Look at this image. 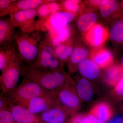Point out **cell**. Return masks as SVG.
<instances>
[{"label":"cell","mask_w":123,"mask_h":123,"mask_svg":"<svg viewBox=\"0 0 123 123\" xmlns=\"http://www.w3.org/2000/svg\"><path fill=\"white\" fill-rule=\"evenodd\" d=\"M112 110L110 105L105 102L99 103L92 107L90 114L102 122L108 121L112 115Z\"/></svg>","instance_id":"20"},{"label":"cell","mask_w":123,"mask_h":123,"mask_svg":"<svg viewBox=\"0 0 123 123\" xmlns=\"http://www.w3.org/2000/svg\"><path fill=\"white\" fill-rule=\"evenodd\" d=\"M84 117L82 115H78L73 117L70 123H82Z\"/></svg>","instance_id":"34"},{"label":"cell","mask_w":123,"mask_h":123,"mask_svg":"<svg viewBox=\"0 0 123 123\" xmlns=\"http://www.w3.org/2000/svg\"><path fill=\"white\" fill-rule=\"evenodd\" d=\"M121 65L123 67V55L122 56V57H121Z\"/></svg>","instance_id":"37"},{"label":"cell","mask_w":123,"mask_h":123,"mask_svg":"<svg viewBox=\"0 0 123 123\" xmlns=\"http://www.w3.org/2000/svg\"><path fill=\"white\" fill-rule=\"evenodd\" d=\"M23 105L31 113L36 115L55 107L61 106L55 94L50 92L34 97Z\"/></svg>","instance_id":"9"},{"label":"cell","mask_w":123,"mask_h":123,"mask_svg":"<svg viewBox=\"0 0 123 123\" xmlns=\"http://www.w3.org/2000/svg\"><path fill=\"white\" fill-rule=\"evenodd\" d=\"M89 54L86 48L74 44L73 53L68 61V68L70 73H74L77 68L78 65L82 60L85 59Z\"/></svg>","instance_id":"19"},{"label":"cell","mask_w":123,"mask_h":123,"mask_svg":"<svg viewBox=\"0 0 123 123\" xmlns=\"http://www.w3.org/2000/svg\"><path fill=\"white\" fill-rule=\"evenodd\" d=\"M0 123H16L11 112L8 109L0 111Z\"/></svg>","instance_id":"28"},{"label":"cell","mask_w":123,"mask_h":123,"mask_svg":"<svg viewBox=\"0 0 123 123\" xmlns=\"http://www.w3.org/2000/svg\"><path fill=\"white\" fill-rule=\"evenodd\" d=\"M16 1L15 0H0V12L8 8L12 3L15 2Z\"/></svg>","instance_id":"33"},{"label":"cell","mask_w":123,"mask_h":123,"mask_svg":"<svg viewBox=\"0 0 123 123\" xmlns=\"http://www.w3.org/2000/svg\"><path fill=\"white\" fill-rule=\"evenodd\" d=\"M82 123H104L99 120L95 117L91 115H89L84 117Z\"/></svg>","instance_id":"32"},{"label":"cell","mask_w":123,"mask_h":123,"mask_svg":"<svg viewBox=\"0 0 123 123\" xmlns=\"http://www.w3.org/2000/svg\"><path fill=\"white\" fill-rule=\"evenodd\" d=\"M6 108L10 111L16 123H39L41 121L39 117L31 113L25 106L17 102L10 101Z\"/></svg>","instance_id":"11"},{"label":"cell","mask_w":123,"mask_h":123,"mask_svg":"<svg viewBox=\"0 0 123 123\" xmlns=\"http://www.w3.org/2000/svg\"><path fill=\"white\" fill-rule=\"evenodd\" d=\"M99 8L101 16L106 18L117 11L119 8V4L114 0H102Z\"/></svg>","instance_id":"25"},{"label":"cell","mask_w":123,"mask_h":123,"mask_svg":"<svg viewBox=\"0 0 123 123\" xmlns=\"http://www.w3.org/2000/svg\"><path fill=\"white\" fill-rule=\"evenodd\" d=\"M76 90L80 99L90 101L93 96V92L90 82L85 78L80 79L77 82Z\"/></svg>","instance_id":"22"},{"label":"cell","mask_w":123,"mask_h":123,"mask_svg":"<svg viewBox=\"0 0 123 123\" xmlns=\"http://www.w3.org/2000/svg\"><path fill=\"white\" fill-rule=\"evenodd\" d=\"M109 36L107 29L100 24H96L84 33V39L88 45L95 49L102 46Z\"/></svg>","instance_id":"10"},{"label":"cell","mask_w":123,"mask_h":123,"mask_svg":"<svg viewBox=\"0 0 123 123\" xmlns=\"http://www.w3.org/2000/svg\"><path fill=\"white\" fill-rule=\"evenodd\" d=\"M52 14L59 11H63L61 3L56 0H52L47 3Z\"/></svg>","instance_id":"30"},{"label":"cell","mask_w":123,"mask_h":123,"mask_svg":"<svg viewBox=\"0 0 123 123\" xmlns=\"http://www.w3.org/2000/svg\"><path fill=\"white\" fill-rule=\"evenodd\" d=\"M16 28L10 18L0 19V46L11 44L15 42Z\"/></svg>","instance_id":"13"},{"label":"cell","mask_w":123,"mask_h":123,"mask_svg":"<svg viewBox=\"0 0 123 123\" xmlns=\"http://www.w3.org/2000/svg\"><path fill=\"white\" fill-rule=\"evenodd\" d=\"M41 31H35L30 33L17 32L15 41L18 51L23 63L30 66L35 61L39 51L42 40Z\"/></svg>","instance_id":"2"},{"label":"cell","mask_w":123,"mask_h":123,"mask_svg":"<svg viewBox=\"0 0 123 123\" xmlns=\"http://www.w3.org/2000/svg\"><path fill=\"white\" fill-rule=\"evenodd\" d=\"M108 123H123V117L118 116L113 118L110 120Z\"/></svg>","instance_id":"36"},{"label":"cell","mask_w":123,"mask_h":123,"mask_svg":"<svg viewBox=\"0 0 123 123\" xmlns=\"http://www.w3.org/2000/svg\"><path fill=\"white\" fill-rule=\"evenodd\" d=\"M28 66L44 70H55L62 68L60 62L55 56V48L46 38L40 43L39 51L35 61Z\"/></svg>","instance_id":"5"},{"label":"cell","mask_w":123,"mask_h":123,"mask_svg":"<svg viewBox=\"0 0 123 123\" xmlns=\"http://www.w3.org/2000/svg\"><path fill=\"white\" fill-rule=\"evenodd\" d=\"M74 46V42L71 37L55 48V56L60 62L61 66L65 62L68 61L73 53Z\"/></svg>","instance_id":"18"},{"label":"cell","mask_w":123,"mask_h":123,"mask_svg":"<svg viewBox=\"0 0 123 123\" xmlns=\"http://www.w3.org/2000/svg\"><path fill=\"white\" fill-rule=\"evenodd\" d=\"M24 77L37 82L44 89L54 93L66 84L73 82L70 76L62 68L49 70L25 67L23 73Z\"/></svg>","instance_id":"1"},{"label":"cell","mask_w":123,"mask_h":123,"mask_svg":"<svg viewBox=\"0 0 123 123\" xmlns=\"http://www.w3.org/2000/svg\"><path fill=\"white\" fill-rule=\"evenodd\" d=\"M90 57L99 68H104L111 65L113 61L112 53L106 49H95L91 52Z\"/></svg>","instance_id":"15"},{"label":"cell","mask_w":123,"mask_h":123,"mask_svg":"<svg viewBox=\"0 0 123 123\" xmlns=\"http://www.w3.org/2000/svg\"><path fill=\"white\" fill-rule=\"evenodd\" d=\"M16 28L20 29L23 33H30L36 31L37 16L36 9L25 10L12 14L10 15Z\"/></svg>","instance_id":"8"},{"label":"cell","mask_w":123,"mask_h":123,"mask_svg":"<svg viewBox=\"0 0 123 123\" xmlns=\"http://www.w3.org/2000/svg\"><path fill=\"white\" fill-rule=\"evenodd\" d=\"M77 15L66 11L56 12L45 19L37 21L36 31L47 33L57 32L68 25Z\"/></svg>","instance_id":"6"},{"label":"cell","mask_w":123,"mask_h":123,"mask_svg":"<svg viewBox=\"0 0 123 123\" xmlns=\"http://www.w3.org/2000/svg\"><path fill=\"white\" fill-rule=\"evenodd\" d=\"M25 68L18 51L14 55L4 72L0 76L1 94H9L17 86Z\"/></svg>","instance_id":"3"},{"label":"cell","mask_w":123,"mask_h":123,"mask_svg":"<svg viewBox=\"0 0 123 123\" xmlns=\"http://www.w3.org/2000/svg\"><path fill=\"white\" fill-rule=\"evenodd\" d=\"M52 0H20L12 3L9 7L0 12V18H4L18 11L31 9H36L40 6L48 3Z\"/></svg>","instance_id":"12"},{"label":"cell","mask_w":123,"mask_h":123,"mask_svg":"<svg viewBox=\"0 0 123 123\" xmlns=\"http://www.w3.org/2000/svg\"><path fill=\"white\" fill-rule=\"evenodd\" d=\"M73 82L63 86L54 93L60 105L70 114L76 112L80 104Z\"/></svg>","instance_id":"7"},{"label":"cell","mask_w":123,"mask_h":123,"mask_svg":"<svg viewBox=\"0 0 123 123\" xmlns=\"http://www.w3.org/2000/svg\"><path fill=\"white\" fill-rule=\"evenodd\" d=\"M47 3L43 4L36 8L37 15L39 20L45 19L52 14Z\"/></svg>","instance_id":"27"},{"label":"cell","mask_w":123,"mask_h":123,"mask_svg":"<svg viewBox=\"0 0 123 123\" xmlns=\"http://www.w3.org/2000/svg\"><path fill=\"white\" fill-rule=\"evenodd\" d=\"M61 4L63 11L78 14L81 13L84 5L81 1L78 0H65L61 1Z\"/></svg>","instance_id":"26"},{"label":"cell","mask_w":123,"mask_h":123,"mask_svg":"<svg viewBox=\"0 0 123 123\" xmlns=\"http://www.w3.org/2000/svg\"><path fill=\"white\" fill-rule=\"evenodd\" d=\"M43 123H44V122H43Z\"/></svg>","instance_id":"39"},{"label":"cell","mask_w":123,"mask_h":123,"mask_svg":"<svg viewBox=\"0 0 123 123\" xmlns=\"http://www.w3.org/2000/svg\"><path fill=\"white\" fill-rule=\"evenodd\" d=\"M18 51L15 41L11 44L0 47V71L1 75L4 72L14 55Z\"/></svg>","instance_id":"16"},{"label":"cell","mask_w":123,"mask_h":123,"mask_svg":"<svg viewBox=\"0 0 123 123\" xmlns=\"http://www.w3.org/2000/svg\"><path fill=\"white\" fill-rule=\"evenodd\" d=\"M114 91L119 98H123V78L116 86Z\"/></svg>","instance_id":"31"},{"label":"cell","mask_w":123,"mask_h":123,"mask_svg":"<svg viewBox=\"0 0 123 123\" xmlns=\"http://www.w3.org/2000/svg\"><path fill=\"white\" fill-rule=\"evenodd\" d=\"M109 35L114 43L123 44V18L117 20L110 29Z\"/></svg>","instance_id":"24"},{"label":"cell","mask_w":123,"mask_h":123,"mask_svg":"<svg viewBox=\"0 0 123 123\" xmlns=\"http://www.w3.org/2000/svg\"><path fill=\"white\" fill-rule=\"evenodd\" d=\"M98 18L93 12L88 11L81 13L76 22L78 29L83 33H85L96 24Z\"/></svg>","instance_id":"21"},{"label":"cell","mask_w":123,"mask_h":123,"mask_svg":"<svg viewBox=\"0 0 123 123\" xmlns=\"http://www.w3.org/2000/svg\"><path fill=\"white\" fill-rule=\"evenodd\" d=\"M68 114H70L61 106L55 107L40 114V119L44 123H64Z\"/></svg>","instance_id":"14"},{"label":"cell","mask_w":123,"mask_h":123,"mask_svg":"<svg viewBox=\"0 0 123 123\" xmlns=\"http://www.w3.org/2000/svg\"><path fill=\"white\" fill-rule=\"evenodd\" d=\"M77 68L80 74L87 79H95L99 75V68L89 59L82 60L78 64Z\"/></svg>","instance_id":"17"},{"label":"cell","mask_w":123,"mask_h":123,"mask_svg":"<svg viewBox=\"0 0 123 123\" xmlns=\"http://www.w3.org/2000/svg\"><path fill=\"white\" fill-rule=\"evenodd\" d=\"M121 6H122V8H123V0L122 1V2H121Z\"/></svg>","instance_id":"38"},{"label":"cell","mask_w":123,"mask_h":123,"mask_svg":"<svg viewBox=\"0 0 123 123\" xmlns=\"http://www.w3.org/2000/svg\"><path fill=\"white\" fill-rule=\"evenodd\" d=\"M49 92L37 82L24 77L21 83L7 95L10 101L24 105L31 98Z\"/></svg>","instance_id":"4"},{"label":"cell","mask_w":123,"mask_h":123,"mask_svg":"<svg viewBox=\"0 0 123 123\" xmlns=\"http://www.w3.org/2000/svg\"><path fill=\"white\" fill-rule=\"evenodd\" d=\"M102 0H89L88 1V4L91 6L95 8H99Z\"/></svg>","instance_id":"35"},{"label":"cell","mask_w":123,"mask_h":123,"mask_svg":"<svg viewBox=\"0 0 123 123\" xmlns=\"http://www.w3.org/2000/svg\"><path fill=\"white\" fill-rule=\"evenodd\" d=\"M56 32L62 43L66 42L72 37L70 27L68 25L60 29Z\"/></svg>","instance_id":"29"},{"label":"cell","mask_w":123,"mask_h":123,"mask_svg":"<svg viewBox=\"0 0 123 123\" xmlns=\"http://www.w3.org/2000/svg\"><path fill=\"white\" fill-rule=\"evenodd\" d=\"M123 78V67L116 65L108 69L106 73V81L107 84L116 86Z\"/></svg>","instance_id":"23"}]
</instances>
